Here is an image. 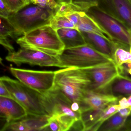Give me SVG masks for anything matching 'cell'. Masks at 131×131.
<instances>
[{
  "label": "cell",
  "instance_id": "obj_1",
  "mask_svg": "<svg viewBox=\"0 0 131 131\" xmlns=\"http://www.w3.org/2000/svg\"><path fill=\"white\" fill-rule=\"evenodd\" d=\"M0 80L11 97L22 105L27 115L51 116L52 105L50 90L45 92H38L7 76L0 77Z\"/></svg>",
  "mask_w": 131,
  "mask_h": 131
},
{
  "label": "cell",
  "instance_id": "obj_2",
  "mask_svg": "<svg viewBox=\"0 0 131 131\" xmlns=\"http://www.w3.org/2000/svg\"><path fill=\"white\" fill-rule=\"evenodd\" d=\"M54 89L72 103L80 105L90 89L91 80L83 69L68 67L55 71Z\"/></svg>",
  "mask_w": 131,
  "mask_h": 131
},
{
  "label": "cell",
  "instance_id": "obj_3",
  "mask_svg": "<svg viewBox=\"0 0 131 131\" xmlns=\"http://www.w3.org/2000/svg\"><path fill=\"white\" fill-rule=\"evenodd\" d=\"M53 13V10L30 3L11 13L7 19L16 38L37 27L49 24Z\"/></svg>",
  "mask_w": 131,
  "mask_h": 131
},
{
  "label": "cell",
  "instance_id": "obj_4",
  "mask_svg": "<svg viewBox=\"0 0 131 131\" xmlns=\"http://www.w3.org/2000/svg\"><path fill=\"white\" fill-rule=\"evenodd\" d=\"M21 48L35 50L58 56L65 49V46L56 30L49 24L30 30L17 39Z\"/></svg>",
  "mask_w": 131,
  "mask_h": 131
},
{
  "label": "cell",
  "instance_id": "obj_5",
  "mask_svg": "<svg viewBox=\"0 0 131 131\" xmlns=\"http://www.w3.org/2000/svg\"><path fill=\"white\" fill-rule=\"evenodd\" d=\"M58 57L62 68L75 67L85 69L113 60L87 43L77 47L65 49Z\"/></svg>",
  "mask_w": 131,
  "mask_h": 131
},
{
  "label": "cell",
  "instance_id": "obj_6",
  "mask_svg": "<svg viewBox=\"0 0 131 131\" xmlns=\"http://www.w3.org/2000/svg\"><path fill=\"white\" fill-rule=\"evenodd\" d=\"M86 14L109 34L115 43L131 49V29L123 23L101 10L97 6L91 7Z\"/></svg>",
  "mask_w": 131,
  "mask_h": 131
},
{
  "label": "cell",
  "instance_id": "obj_7",
  "mask_svg": "<svg viewBox=\"0 0 131 131\" xmlns=\"http://www.w3.org/2000/svg\"><path fill=\"white\" fill-rule=\"evenodd\" d=\"M12 75L26 86L40 92L51 90L54 84L53 71H37L10 67Z\"/></svg>",
  "mask_w": 131,
  "mask_h": 131
},
{
  "label": "cell",
  "instance_id": "obj_8",
  "mask_svg": "<svg viewBox=\"0 0 131 131\" xmlns=\"http://www.w3.org/2000/svg\"><path fill=\"white\" fill-rule=\"evenodd\" d=\"M7 61L17 66L22 64L40 67H56L62 68L58 56H54L35 50L21 48L9 53L6 58Z\"/></svg>",
  "mask_w": 131,
  "mask_h": 131
},
{
  "label": "cell",
  "instance_id": "obj_9",
  "mask_svg": "<svg viewBox=\"0 0 131 131\" xmlns=\"http://www.w3.org/2000/svg\"><path fill=\"white\" fill-rule=\"evenodd\" d=\"M83 69L91 80L90 90L95 92L106 93L112 81L120 75L118 67L113 60Z\"/></svg>",
  "mask_w": 131,
  "mask_h": 131
},
{
  "label": "cell",
  "instance_id": "obj_10",
  "mask_svg": "<svg viewBox=\"0 0 131 131\" xmlns=\"http://www.w3.org/2000/svg\"><path fill=\"white\" fill-rule=\"evenodd\" d=\"M120 98L108 93L87 90L79 105L81 112L89 110H99L112 104H118Z\"/></svg>",
  "mask_w": 131,
  "mask_h": 131
},
{
  "label": "cell",
  "instance_id": "obj_11",
  "mask_svg": "<svg viewBox=\"0 0 131 131\" xmlns=\"http://www.w3.org/2000/svg\"><path fill=\"white\" fill-rule=\"evenodd\" d=\"M49 116L27 115L26 117L14 122L7 123L1 131H42L48 123Z\"/></svg>",
  "mask_w": 131,
  "mask_h": 131
},
{
  "label": "cell",
  "instance_id": "obj_12",
  "mask_svg": "<svg viewBox=\"0 0 131 131\" xmlns=\"http://www.w3.org/2000/svg\"><path fill=\"white\" fill-rule=\"evenodd\" d=\"M27 115L26 110L16 100L0 96V118L9 123L21 119Z\"/></svg>",
  "mask_w": 131,
  "mask_h": 131
},
{
  "label": "cell",
  "instance_id": "obj_13",
  "mask_svg": "<svg viewBox=\"0 0 131 131\" xmlns=\"http://www.w3.org/2000/svg\"><path fill=\"white\" fill-rule=\"evenodd\" d=\"M57 6L53 15L57 16L66 17L78 12L87 13L91 7L98 6L96 2H76L72 1H61L57 2Z\"/></svg>",
  "mask_w": 131,
  "mask_h": 131
},
{
  "label": "cell",
  "instance_id": "obj_14",
  "mask_svg": "<svg viewBox=\"0 0 131 131\" xmlns=\"http://www.w3.org/2000/svg\"><path fill=\"white\" fill-rule=\"evenodd\" d=\"M81 32L87 44L99 52L113 60L117 44L109 42L99 35L87 32Z\"/></svg>",
  "mask_w": 131,
  "mask_h": 131
},
{
  "label": "cell",
  "instance_id": "obj_15",
  "mask_svg": "<svg viewBox=\"0 0 131 131\" xmlns=\"http://www.w3.org/2000/svg\"><path fill=\"white\" fill-rule=\"evenodd\" d=\"M79 16V20L77 27L80 31L99 35L109 42L115 43L109 34L86 13L80 12Z\"/></svg>",
  "mask_w": 131,
  "mask_h": 131
},
{
  "label": "cell",
  "instance_id": "obj_16",
  "mask_svg": "<svg viewBox=\"0 0 131 131\" xmlns=\"http://www.w3.org/2000/svg\"><path fill=\"white\" fill-rule=\"evenodd\" d=\"M106 93L122 98L128 97L131 94V79L129 77L119 75L110 83Z\"/></svg>",
  "mask_w": 131,
  "mask_h": 131
},
{
  "label": "cell",
  "instance_id": "obj_17",
  "mask_svg": "<svg viewBox=\"0 0 131 131\" xmlns=\"http://www.w3.org/2000/svg\"><path fill=\"white\" fill-rule=\"evenodd\" d=\"M65 49L73 48L86 44L82 33L73 29H62L56 30Z\"/></svg>",
  "mask_w": 131,
  "mask_h": 131
},
{
  "label": "cell",
  "instance_id": "obj_18",
  "mask_svg": "<svg viewBox=\"0 0 131 131\" xmlns=\"http://www.w3.org/2000/svg\"><path fill=\"white\" fill-rule=\"evenodd\" d=\"M9 38L15 39L13 30L7 19L0 16V45L9 53L15 51Z\"/></svg>",
  "mask_w": 131,
  "mask_h": 131
},
{
  "label": "cell",
  "instance_id": "obj_19",
  "mask_svg": "<svg viewBox=\"0 0 131 131\" xmlns=\"http://www.w3.org/2000/svg\"><path fill=\"white\" fill-rule=\"evenodd\" d=\"M119 19L131 29V0H112Z\"/></svg>",
  "mask_w": 131,
  "mask_h": 131
},
{
  "label": "cell",
  "instance_id": "obj_20",
  "mask_svg": "<svg viewBox=\"0 0 131 131\" xmlns=\"http://www.w3.org/2000/svg\"><path fill=\"white\" fill-rule=\"evenodd\" d=\"M128 116H123L118 112L104 122L98 131H116L123 127Z\"/></svg>",
  "mask_w": 131,
  "mask_h": 131
},
{
  "label": "cell",
  "instance_id": "obj_21",
  "mask_svg": "<svg viewBox=\"0 0 131 131\" xmlns=\"http://www.w3.org/2000/svg\"><path fill=\"white\" fill-rule=\"evenodd\" d=\"M113 60L118 67L126 63H131V49L118 45L114 51Z\"/></svg>",
  "mask_w": 131,
  "mask_h": 131
},
{
  "label": "cell",
  "instance_id": "obj_22",
  "mask_svg": "<svg viewBox=\"0 0 131 131\" xmlns=\"http://www.w3.org/2000/svg\"><path fill=\"white\" fill-rule=\"evenodd\" d=\"M49 25L56 30L62 29H73L79 30L76 26L66 17L54 15L50 19Z\"/></svg>",
  "mask_w": 131,
  "mask_h": 131
},
{
  "label": "cell",
  "instance_id": "obj_23",
  "mask_svg": "<svg viewBox=\"0 0 131 131\" xmlns=\"http://www.w3.org/2000/svg\"><path fill=\"white\" fill-rule=\"evenodd\" d=\"M94 1L97 3L98 4L97 7L99 9L119 20L113 6L112 0H94Z\"/></svg>",
  "mask_w": 131,
  "mask_h": 131
},
{
  "label": "cell",
  "instance_id": "obj_24",
  "mask_svg": "<svg viewBox=\"0 0 131 131\" xmlns=\"http://www.w3.org/2000/svg\"><path fill=\"white\" fill-rule=\"evenodd\" d=\"M10 13L18 10L26 5L23 0H3Z\"/></svg>",
  "mask_w": 131,
  "mask_h": 131
},
{
  "label": "cell",
  "instance_id": "obj_25",
  "mask_svg": "<svg viewBox=\"0 0 131 131\" xmlns=\"http://www.w3.org/2000/svg\"><path fill=\"white\" fill-rule=\"evenodd\" d=\"M31 3L35 5L54 11L57 6L55 0H31Z\"/></svg>",
  "mask_w": 131,
  "mask_h": 131
},
{
  "label": "cell",
  "instance_id": "obj_26",
  "mask_svg": "<svg viewBox=\"0 0 131 131\" xmlns=\"http://www.w3.org/2000/svg\"><path fill=\"white\" fill-rule=\"evenodd\" d=\"M11 13L3 1L0 0V16L7 19Z\"/></svg>",
  "mask_w": 131,
  "mask_h": 131
},
{
  "label": "cell",
  "instance_id": "obj_27",
  "mask_svg": "<svg viewBox=\"0 0 131 131\" xmlns=\"http://www.w3.org/2000/svg\"><path fill=\"white\" fill-rule=\"evenodd\" d=\"M120 109L131 106V95L128 97H123L119 100L118 102Z\"/></svg>",
  "mask_w": 131,
  "mask_h": 131
},
{
  "label": "cell",
  "instance_id": "obj_28",
  "mask_svg": "<svg viewBox=\"0 0 131 131\" xmlns=\"http://www.w3.org/2000/svg\"><path fill=\"white\" fill-rule=\"evenodd\" d=\"M79 13L80 12H78V13H74L65 17L70 22H71L77 27V24L79 23Z\"/></svg>",
  "mask_w": 131,
  "mask_h": 131
},
{
  "label": "cell",
  "instance_id": "obj_29",
  "mask_svg": "<svg viewBox=\"0 0 131 131\" xmlns=\"http://www.w3.org/2000/svg\"><path fill=\"white\" fill-rule=\"evenodd\" d=\"M0 96L11 97L9 91L1 80H0Z\"/></svg>",
  "mask_w": 131,
  "mask_h": 131
},
{
  "label": "cell",
  "instance_id": "obj_30",
  "mask_svg": "<svg viewBox=\"0 0 131 131\" xmlns=\"http://www.w3.org/2000/svg\"><path fill=\"white\" fill-rule=\"evenodd\" d=\"M131 107H127L124 108H121L118 110V112L123 116H128L131 113Z\"/></svg>",
  "mask_w": 131,
  "mask_h": 131
},
{
  "label": "cell",
  "instance_id": "obj_31",
  "mask_svg": "<svg viewBox=\"0 0 131 131\" xmlns=\"http://www.w3.org/2000/svg\"><path fill=\"white\" fill-rule=\"evenodd\" d=\"M56 2L61 1H72L76 2H95L94 0H55Z\"/></svg>",
  "mask_w": 131,
  "mask_h": 131
},
{
  "label": "cell",
  "instance_id": "obj_32",
  "mask_svg": "<svg viewBox=\"0 0 131 131\" xmlns=\"http://www.w3.org/2000/svg\"><path fill=\"white\" fill-rule=\"evenodd\" d=\"M23 1L26 4H29L31 3V0H23Z\"/></svg>",
  "mask_w": 131,
  "mask_h": 131
},
{
  "label": "cell",
  "instance_id": "obj_33",
  "mask_svg": "<svg viewBox=\"0 0 131 131\" xmlns=\"http://www.w3.org/2000/svg\"><path fill=\"white\" fill-rule=\"evenodd\" d=\"M0 64H2V65H3V59H2V58H1V57H0Z\"/></svg>",
  "mask_w": 131,
  "mask_h": 131
},
{
  "label": "cell",
  "instance_id": "obj_34",
  "mask_svg": "<svg viewBox=\"0 0 131 131\" xmlns=\"http://www.w3.org/2000/svg\"></svg>",
  "mask_w": 131,
  "mask_h": 131
}]
</instances>
